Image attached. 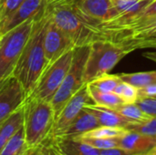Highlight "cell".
<instances>
[{
    "mask_svg": "<svg viewBox=\"0 0 156 155\" xmlns=\"http://www.w3.org/2000/svg\"><path fill=\"white\" fill-rule=\"evenodd\" d=\"M25 100L22 85L14 76H10L0 89V122L21 108Z\"/></svg>",
    "mask_w": 156,
    "mask_h": 155,
    "instance_id": "10",
    "label": "cell"
},
{
    "mask_svg": "<svg viewBox=\"0 0 156 155\" xmlns=\"http://www.w3.org/2000/svg\"><path fill=\"white\" fill-rule=\"evenodd\" d=\"M132 53L122 45L108 39H99L90 45L83 81L85 84L110 72L124 57Z\"/></svg>",
    "mask_w": 156,
    "mask_h": 155,
    "instance_id": "4",
    "label": "cell"
},
{
    "mask_svg": "<svg viewBox=\"0 0 156 155\" xmlns=\"http://www.w3.org/2000/svg\"><path fill=\"white\" fill-rule=\"evenodd\" d=\"M128 130L123 128H117V127H108V126H100L95 128L81 136L76 137H89V138H120L123 134L126 133Z\"/></svg>",
    "mask_w": 156,
    "mask_h": 155,
    "instance_id": "23",
    "label": "cell"
},
{
    "mask_svg": "<svg viewBox=\"0 0 156 155\" xmlns=\"http://www.w3.org/2000/svg\"><path fill=\"white\" fill-rule=\"evenodd\" d=\"M135 104L140 109L152 118L156 117V98L154 97H144L138 98Z\"/></svg>",
    "mask_w": 156,
    "mask_h": 155,
    "instance_id": "28",
    "label": "cell"
},
{
    "mask_svg": "<svg viewBox=\"0 0 156 155\" xmlns=\"http://www.w3.org/2000/svg\"><path fill=\"white\" fill-rule=\"evenodd\" d=\"M46 12L56 25L69 37L74 47L89 46L102 39L99 23L84 16L63 0L46 4Z\"/></svg>",
    "mask_w": 156,
    "mask_h": 155,
    "instance_id": "2",
    "label": "cell"
},
{
    "mask_svg": "<svg viewBox=\"0 0 156 155\" xmlns=\"http://www.w3.org/2000/svg\"><path fill=\"white\" fill-rule=\"evenodd\" d=\"M114 110L126 119L135 123L144 122L152 118L143 111L135 103H123Z\"/></svg>",
    "mask_w": 156,
    "mask_h": 155,
    "instance_id": "21",
    "label": "cell"
},
{
    "mask_svg": "<svg viewBox=\"0 0 156 155\" xmlns=\"http://www.w3.org/2000/svg\"><path fill=\"white\" fill-rule=\"evenodd\" d=\"M138 94H139V98L156 97V83L138 89Z\"/></svg>",
    "mask_w": 156,
    "mask_h": 155,
    "instance_id": "29",
    "label": "cell"
},
{
    "mask_svg": "<svg viewBox=\"0 0 156 155\" xmlns=\"http://www.w3.org/2000/svg\"><path fill=\"white\" fill-rule=\"evenodd\" d=\"M122 79L120 75H112V74H103L92 81L87 83L100 91L103 92H113L115 88L122 82Z\"/></svg>",
    "mask_w": 156,
    "mask_h": 155,
    "instance_id": "22",
    "label": "cell"
},
{
    "mask_svg": "<svg viewBox=\"0 0 156 155\" xmlns=\"http://www.w3.org/2000/svg\"><path fill=\"white\" fill-rule=\"evenodd\" d=\"M49 145H50V143H49ZM50 155H60L51 145H50Z\"/></svg>",
    "mask_w": 156,
    "mask_h": 155,
    "instance_id": "34",
    "label": "cell"
},
{
    "mask_svg": "<svg viewBox=\"0 0 156 155\" xmlns=\"http://www.w3.org/2000/svg\"><path fill=\"white\" fill-rule=\"evenodd\" d=\"M43 44L48 65L54 62L67 51L75 48L69 37L56 25V23L49 17L48 15L46 24Z\"/></svg>",
    "mask_w": 156,
    "mask_h": 155,
    "instance_id": "9",
    "label": "cell"
},
{
    "mask_svg": "<svg viewBox=\"0 0 156 155\" xmlns=\"http://www.w3.org/2000/svg\"><path fill=\"white\" fill-rule=\"evenodd\" d=\"M37 155H50V145H49V140L40 145L37 149Z\"/></svg>",
    "mask_w": 156,
    "mask_h": 155,
    "instance_id": "32",
    "label": "cell"
},
{
    "mask_svg": "<svg viewBox=\"0 0 156 155\" xmlns=\"http://www.w3.org/2000/svg\"><path fill=\"white\" fill-rule=\"evenodd\" d=\"M84 143L90 144V146L98 150H105L114 147H119V138H89L80 137L78 138Z\"/></svg>",
    "mask_w": 156,
    "mask_h": 155,
    "instance_id": "25",
    "label": "cell"
},
{
    "mask_svg": "<svg viewBox=\"0 0 156 155\" xmlns=\"http://www.w3.org/2000/svg\"><path fill=\"white\" fill-rule=\"evenodd\" d=\"M143 56L152 61H154L156 62V50L154 52H145L143 54Z\"/></svg>",
    "mask_w": 156,
    "mask_h": 155,
    "instance_id": "33",
    "label": "cell"
},
{
    "mask_svg": "<svg viewBox=\"0 0 156 155\" xmlns=\"http://www.w3.org/2000/svg\"><path fill=\"white\" fill-rule=\"evenodd\" d=\"M100 155H134L131 152L124 150L122 147H114L105 150H101Z\"/></svg>",
    "mask_w": 156,
    "mask_h": 155,
    "instance_id": "30",
    "label": "cell"
},
{
    "mask_svg": "<svg viewBox=\"0 0 156 155\" xmlns=\"http://www.w3.org/2000/svg\"><path fill=\"white\" fill-rule=\"evenodd\" d=\"M154 98H156V97H154Z\"/></svg>",
    "mask_w": 156,
    "mask_h": 155,
    "instance_id": "40",
    "label": "cell"
},
{
    "mask_svg": "<svg viewBox=\"0 0 156 155\" xmlns=\"http://www.w3.org/2000/svg\"><path fill=\"white\" fill-rule=\"evenodd\" d=\"M24 125L23 106L0 122V152Z\"/></svg>",
    "mask_w": 156,
    "mask_h": 155,
    "instance_id": "17",
    "label": "cell"
},
{
    "mask_svg": "<svg viewBox=\"0 0 156 155\" xmlns=\"http://www.w3.org/2000/svg\"><path fill=\"white\" fill-rule=\"evenodd\" d=\"M84 16L98 23L112 20L117 13L112 0H63Z\"/></svg>",
    "mask_w": 156,
    "mask_h": 155,
    "instance_id": "11",
    "label": "cell"
},
{
    "mask_svg": "<svg viewBox=\"0 0 156 155\" xmlns=\"http://www.w3.org/2000/svg\"><path fill=\"white\" fill-rule=\"evenodd\" d=\"M128 131L136 132H139L147 136L156 138V117L151 118L150 120L144 122L133 123L128 128Z\"/></svg>",
    "mask_w": 156,
    "mask_h": 155,
    "instance_id": "26",
    "label": "cell"
},
{
    "mask_svg": "<svg viewBox=\"0 0 156 155\" xmlns=\"http://www.w3.org/2000/svg\"><path fill=\"white\" fill-rule=\"evenodd\" d=\"M134 155H151L150 153H142V154H134Z\"/></svg>",
    "mask_w": 156,
    "mask_h": 155,
    "instance_id": "39",
    "label": "cell"
},
{
    "mask_svg": "<svg viewBox=\"0 0 156 155\" xmlns=\"http://www.w3.org/2000/svg\"><path fill=\"white\" fill-rule=\"evenodd\" d=\"M27 155H37V149L36 150H32V151H28Z\"/></svg>",
    "mask_w": 156,
    "mask_h": 155,
    "instance_id": "35",
    "label": "cell"
},
{
    "mask_svg": "<svg viewBox=\"0 0 156 155\" xmlns=\"http://www.w3.org/2000/svg\"><path fill=\"white\" fill-rule=\"evenodd\" d=\"M54 1L56 0H46V4H50V3H53Z\"/></svg>",
    "mask_w": 156,
    "mask_h": 155,
    "instance_id": "37",
    "label": "cell"
},
{
    "mask_svg": "<svg viewBox=\"0 0 156 155\" xmlns=\"http://www.w3.org/2000/svg\"><path fill=\"white\" fill-rule=\"evenodd\" d=\"M49 143L60 155H100V150L78 138L56 135L50 137Z\"/></svg>",
    "mask_w": 156,
    "mask_h": 155,
    "instance_id": "13",
    "label": "cell"
},
{
    "mask_svg": "<svg viewBox=\"0 0 156 155\" xmlns=\"http://www.w3.org/2000/svg\"><path fill=\"white\" fill-rule=\"evenodd\" d=\"M84 109L92 113L96 117L101 126L117 127L128 130V128L133 123H135L121 115L114 109L99 106L94 103L86 105Z\"/></svg>",
    "mask_w": 156,
    "mask_h": 155,
    "instance_id": "15",
    "label": "cell"
},
{
    "mask_svg": "<svg viewBox=\"0 0 156 155\" xmlns=\"http://www.w3.org/2000/svg\"><path fill=\"white\" fill-rule=\"evenodd\" d=\"M24 131L28 151L36 150L52 136L55 113L48 101L27 97L23 104Z\"/></svg>",
    "mask_w": 156,
    "mask_h": 155,
    "instance_id": "3",
    "label": "cell"
},
{
    "mask_svg": "<svg viewBox=\"0 0 156 155\" xmlns=\"http://www.w3.org/2000/svg\"><path fill=\"white\" fill-rule=\"evenodd\" d=\"M72 56L73 49H70L48 64L28 97L50 102L69 69Z\"/></svg>",
    "mask_w": 156,
    "mask_h": 155,
    "instance_id": "7",
    "label": "cell"
},
{
    "mask_svg": "<svg viewBox=\"0 0 156 155\" xmlns=\"http://www.w3.org/2000/svg\"><path fill=\"white\" fill-rule=\"evenodd\" d=\"M45 5L46 0H24L12 15L0 23V37L34 17Z\"/></svg>",
    "mask_w": 156,
    "mask_h": 155,
    "instance_id": "12",
    "label": "cell"
},
{
    "mask_svg": "<svg viewBox=\"0 0 156 155\" xmlns=\"http://www.w3.org/2000/svg\"><path fill=\"white\" fill-rule=\"evenodd\" d=\"M88 85L90 95L93 100V103L99 106L107 107L111 109H116L120 105L123 104V100L113 92H103L100 91L94 87Z\"/></svg>",
    "mask_w": 156,
    "mask_h": 155,
    "instance_id": "18",
    "label": "cell"
},
{
    "mask_svg": "<svg viewBox=\"0 0 156 155\" xmlns=\"http://www.w3.org/2000/svg\"><path fill=\"white\" fill-rule=\"evenodd\" d=\"M149 153L151 155H156V146L151 151V152H150V153Z\"/></svg>",
    "mask_w": 156,
    "mask_h": 155,
    "instance_id": "36",
    "label": "cell"
},
{
    "mask_svg": "<svg viewBox=\"0 0 156 155\" xmlns=\"http://www.w3.org/2000/svg\"><path fill=\"white\" fill-rule=\"evenodd\" d=\"M28 149L25 138L24 127L8 141V143L3 147L0 152V155H27Z\"/></svg>",
    "mask_w": 156,
    "mask_h": 155,
    "instance_id": "19",
    "label": "cell"
},
{
    "mask_svg": "<svg viewBox=\"0 0 156 155\" xmlns=\"http://www.w3.org/2000/svg\"><path fill=\"white\" fill-rule=\"evenodd\" d=\"M93 100L90 95L88 85L84 84L65 104L57 116L53 127L52 135L62 133L69 125L76 119L83 108L88 104H92Z\"/></svg>",
    "mask_w": 156,
    "mask_h": 155,
    "instance_id": "8",
    "label": "cell"
},
{
    "mask_svg": "<svg viewBox=\"0 0 156 155\" xmlns=\"http://www.w3.org/2000/svg\"><path fill=\"white\" fill-rule=\"evenodd\" d=\"M120 77L122 81L132 84L138 89L156 83V70L123 73L120 74Z\"/></svg>",
    "mask_w": 156,
    "mask_h": 155,
    "instance_id": "20",
    "label": "cell"
},
{
    "mask_svg": "<svg viewBox=\"0 0 156 155\" xmlns=\"http://www.w3.org/2000/svg\"><path fill=\"white\" fill-rule=\"evenodd\" d=\"M113 93L118 95L124 103H135L139 98L138 88L124 81H122L115 88Z\"/></svg>",
    "mask_w": 156,
    "mask_h": 155,
    "instance_id": "24",
    "label": "cell"
},
{
    "mask_svg": "<svg viewBox=\"0 0 156 155\" xmlns=\"http://www.w3.org/2000/svg\"><path fill=\"white\" fill-rule=\"evenodd\" d=\"M89 53L90 45L75 47L73 48V56L69 69L50 101L55 113V120L69 99L85 84L83 81V75Z\"/></svg>",
    "mask_w": 156,
    "mask_h": 155,
    "instance_id": "6",
    "label": "cell"
},
{
    "mask_svg": "<svg viewBox=\"0 0 156 155\" xmlns=\"http://www.w3.org/2000/svg\"><path fill=\"white\" fill-rule=\"evenodd\" d=\"M100 126L101 125L98 120L96 119V117L83 108L80 113L69 125V127L62 133L58 135L76 138ZM52 136H56V135H52Z\"/></svg>",
    "mask_w": 156,
    "mask_h": 155,
    "instance_id": "16",
    "label": "cell"
},
{
    "mask_svg": "<svg viewBox=\"0 0 156 155\" xmlns=\"http://www.w3.org/2000/svg\"><path fill=\"white\" fill-rule=\"evenodd\" d=\"M156 16V0H152V2L141 12V14L136 17H148Z\"/></svg>",
    "mask_w": 156,
    "mask_h": 155,
    "instance_id": "31",
    "label": "cell"
},
{
    "mask_svg": "<svg viewBox=\"0 0 156 155\" xmlns=\"http://www.w3.org/2000/svg\"><path fill=\"white\" fill-rule=\"evenodd\" d=\"M45 6L37 14L34 19L29 37L12 73V76L22 85L26 99L33 91L38 79L48 66L43 44L48 20Z\"/></svg>",
    "mask_w": 156,
    "mask_h": 155,
    "instance_id": "1",
    "label": "cell"
},
{
    "mask_svg": "<svg viewBox=\"0 0 156 155\" xmlns=\"http://www.w3.org/2000/svg\"><path fill=\"white\" fill-rule=\"evenodd\" d=\"M36 16L0 37V81L12 76L29 37Z\"/></svg>",
    "mask_w": 156,
    "mask_h": 155,
    "instance_id": "5",
    "label": "cell"
},
{
    "mask_svg": "<svg viewBox=\"0 0 156 155\" xmlns=\"http://www.w3.org/2000/svg\"><path fill=\"white\" fill-rule=\"evenodd\" d=\"M24 0H0V23L12 15Z\"/></svg>",
    "mask_w": 156,
    "mask_h": 155,
    "instance_id": "27",
    "label": "cell"
},
{
    "mask_svg": "<svg viewBox=\"0 0 156 155\" xmlns=\"http://www.w3.org/2000/svg\"><path fill=\"white\" fill-rule=\"evenodd\" d=\"M4 82H5V80H4V81H0V89H1V87H2V85L4 84Z\"/></svg>",
    "mask_w": 156,
    "mask_h": 155,
    "instance_id": "38",
    "label": "cell"
},
{
    "mask_svg": "<svg viewBox=\"0 0 156 155\" xmlns=\"http://www.w3.org/2000/svg\"><path fill=\"white\" fill-rule=\"evenodd\" d=\"M156 146V138L147 136L136 132L127 131L119 138V147L133 154L149 153Z\"/></svg>",
    "mask_w": 156,
    "mask_h": 155,
    "instance_id": "14",
    "label": "cell"
}]
</instances>
